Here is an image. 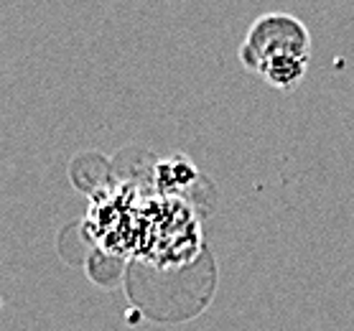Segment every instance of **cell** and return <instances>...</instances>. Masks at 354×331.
<instances>
[{
    "instance_id": "obj_1",
    "label": "cell",
    "mask_w": 354,
    "mask_h": 331,
    "mask_svg": "<svg viewBox=\"0 0 354 331\" xmlns=\"http://www.w3.org/2000/svg\"><path fill=\"white\" fill-rule=\"evenodd\" d=\"M240 62L245 69L275 89H296L308 72L311 33L293 13H263L252 21L240 44Z\"/></svg>"
}]
</instances>
